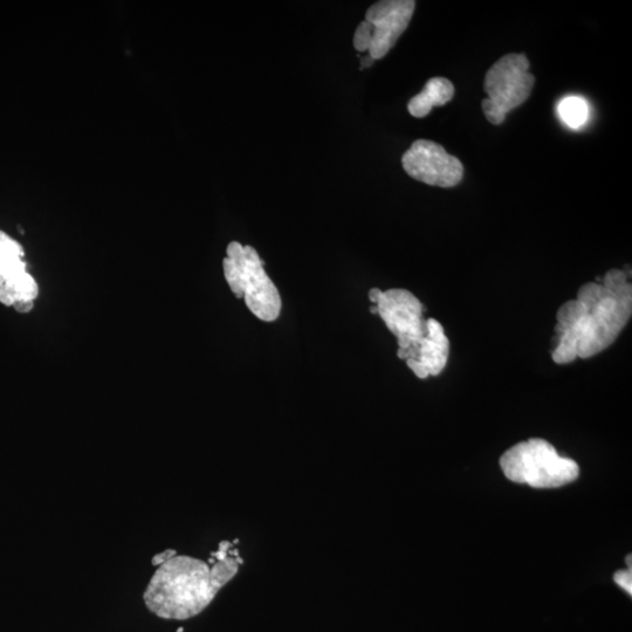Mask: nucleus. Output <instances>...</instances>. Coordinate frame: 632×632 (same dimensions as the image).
Masks as SVG:
<instances>
[{
  "label": "nucleus",
  "mask_w": 632,
  "mask_h": 632,
  "mask_svg": "<svg viewBox=\"0 0 632 632\" xmlns=\"http://www.w3.org/2000/svg\"><path fill=\"white\" fill-rule=\"evenodd\" d=\"M631 313L627 272L611 270L596 283L581 286L576 299L563 304L556 314L553 361L568 364L602 353L627 326Z\"/></svg>",
  "instance_id": "1"
},
{
  "label": "nucleus",
  "mask_w": 632,
  "mask_h": 632,
  "mask_svg": "<svg viewBox=\"0 0 632 632\" xmlns=\"http://www.w3.org/2000/svg\"><path fill=\"white\" fill-rule=\"evenodd\" d=\"M208 562L174 555L157 568L143 594L146 607L163 620L184 621L208 608L223 587L237 575L240 559L229 541L219 544Z\"/></svg>",
  "instance_id": "2"
},
{
  "label": "nucleus",
  "mask_w": 632,
  "mask_h": 632,
  "mask_svg": "<svg viewBox=\"0 0 632 632\" xmlns=\"http://www.w3.org/2000/svg\"><path fill=\"white\" fill-rule=\"evenodd\" d=\"M224 276L238 299L258 319L273 322L281 312L280 293L264 270V261L250 245L231 242L223 260Z\"/></svg>",
  "instance_id": "3"
},
{
  "label": "nucleus",
  "mask_w": 632,
  "mask_h": 632,
  "mask_svg": "<svg viewBox=\"0 0 632 632\" xmlns=\"http://www.w3.org/2000/svg\"><path fill=\"white\" fill-rule=\"evenodd\" d=\"M500 466L507 479L534 489H555L575 482L580 474L573 459L561 457L541 438L514 445L501 456Z\"/></svg>",
  "instance_id": "4"
},
{
  "label": "nucleus",
  "mask_w": 632,
  "mask_h": 632,
  "mask_svg": "<svg viewBox=\"0 0 632 632\" xmlns=\"http://www.w3.org/2000/svg\"><path fill=\"white\" fill-rule=\"evenodd\" d=\"M534 85L525 54L510 53L500 58L485 75L487 99L482 102L485 118L494 126L501 125L508 113L530 98Z\"/></svg>",
  "instance_id": "5"
},
{
  "label": "nucleus",
  "mask_w": 632,
  "mask_h": 632,
  "mask_svg": "<svg viewBox=\"0 0 632 632\" xmlns=\"http://www.w3.org/2000/svg\"><path fill=\"white\" fill-rule=\"evenodd\" d=\"M369 300L377 307V314L398 342L397 356L409 360L428 333L424 320V306L414 294L403 288H391L386 292L380 288L369 291Z\"/></svg>",
  "instance_id": "6"
},
{
  "label": "nucleus",
  "mask_w": 632,
  "mask_h": 632,
  "mask_svg": "<svg viewBox=\"0 0 632 632\" xmlns=\"http://www.w3.org/2000/svg\"><path fill=\"white\" fill-rule=\"evenodd\" d=\"M22 244L0 230V304L29 313L38 298L37 281L26 270Z\"/></svg>",
  "instance_id": "7"
},
{
  "label": "nucleus",
  "mask_w": 632,
  "mask_h": 632,
  "mask_svg": "<svg viewBox=\"0 0 632 632\" xmlns=\"http://www.w3.org/2000/svg\"><path fill=\"white\" fill-rule=\"evenodd\" d=\"M402 166L414 180L432 187H456L464 176L462 162L446 153L441 144L429 140L412 143L402 156Z\"/></svg>",
  "instance_id": "8"
},
{
  "label": "nucleus",
  "mask_w": 632,
  "mask_h": 632,
  "mask_svg": "<svg viewBox=\"0 0 632 632\" xmlns=\"http://www.w3.org/2000/svg\"><path fill=\"white\" fill-rule=\"evenodd\" d=\"M415 8L414 0H382L370 6L366 13L370 57L376 61L387 56L408 29Z\"/></svg>",
  "instance_id": "9"
},
{
  "label": "nucleus",
  "mask_w": 632,
  "mask_h": 632,
  "mask_svg": "<svg viewBox=\"0 0 632 632\" xmlns=\"http://www.w3.org/2000/svg\"><path fill=\"white\" fill-rule=\"evenodd\" d=\"M427 324V335L411 359L407 360L408 367L421 380L441 375L450 354V341L443 326L435 319L427 320Z\"/></svg>",
  "instance_id": "10"
},
{
  "label": "nucleus",
  "mask_w": 632,
  "mask_h": 632,
  "mask_svg": "<svg viewBox=\"0 0 632 632\" xmlns=\"http://www.w3.org/2000/svg\"><path fill=\"white\" fill-rule=\"evenodd\" d=\"M455 96V86L445 78H432L425 84L423 91L408 103L409 113L417 119L429 115L434 107H441Z\"/></svg>",
  "instance_id": "11"
},
{
  "label": "nucleus",
  "mask_w": 632,
  "mask_h": 632,
  "mask_svg": "<svg viewBox=\"0 0 632 632\" xmlns=\"http://www.w3.org/2000/svg\"><path fill=\"white\" fill-rule=\"evenodd\" d=\"M560 118L570 128H580L588 120V103L577 96L563 99L558 107Z\"/></svg>",
  "instance_id": "12"
},
{
  "label": "nucleus",
  "mask_w": 632,
  "mask_h": 632,
  "mask_svg": "<svg viewBox=\"0 0 632 632\" xmlns=\"http://www.w3.org/2000/svg\"><path fill=\"white\" fill-rule=\"evenodd\" d=\"M614 580L625 592L632 594V569L620 570L615 574Z\"/></svg>",
  "instance_id": "13"
},
{
  "label": "nucleus",
  "mask_w": 632,
  "mask_h": 632,
  "mask_svg": "<svg viewBox=\"0 0 632 632\" xmlns=\"http://www.w3.org/2000/svg\"><path fill=\"white\" fill-rule=\"evenodd\" d=\"M174 555H176L175 551H167V552L158 554L153 559V565L160 566L162 565L163 562H166L170 558H173Z\"/></svg>",
  "instance_id": "14"
},
{
  "label": "nucleus",
  "mask_w": 632,
  "mask_h": 632,
  "mask_svg": "<svg viewBox=\"0 0 632 632\" xmlns=\"http://www.w3.org/2000/svg\"><path fill=\"white\" fill-rule=\"evenodd\" d=\"M374 64L375 60L368 54V56L361 59V70H364V68L372 67Z\"/></svg>",
  "instance_id": "15"
},
{
  "label": "nucleus",
  "mask_w": 632,
  "mask_h": 632,
  "mask_svg": "<svg viewBox=\"0 0 632 632\" xmlns=\"http://www.w3.org/2000/svg\"><path fill=\"white\" fill-rule=\"evenodd\" d=\"M370 313L377 314V307L373 306L372 308H370Z\"/></svg>",
  "instance_id": "16"
},
{
  "label": "nucleus",
  "mask_w": 632,
  "mask_h": 632,
  "mask_svg": "<svg viewBox=\"0 0 632 632\" xmlns=\"http://www.w3.org/2000/svg\"><path fill=\"white\" fill-rule=\"evenodd\" d=\"M627 565H629V569H632L631 568V555H629L627 558Z\"/></svg>",
  "instance_id": "17"
}]
</instances>
